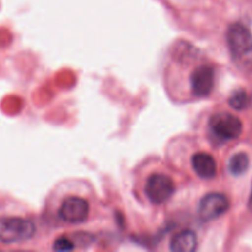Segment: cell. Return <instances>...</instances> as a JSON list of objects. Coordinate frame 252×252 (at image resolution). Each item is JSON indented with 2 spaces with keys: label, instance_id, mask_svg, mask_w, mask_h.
I'll return each mask as SVG.
<instances>
[{
  "label": "cell",
  "instance_id": "6da1fadb",
  "mask_svg": "<svg viewBox=\"0 0 252 252\" xmlns=\"http://www.w3.org/2000/svg\"><path fill=\"white\" fill-rule=\"evenodd\" d=\"M226 42L234 63L245 73L252 71V33L243 24H233L226 32Z\"/></svg>",
  "mask_w": 252,
  "mask_h": 252
},
{
  "label": "cell",
  "instance_id": "7a4b0ae2",
  "mask_svg": "<svg viewBox=\"0 0 252 252\" xmlns=\"http://www.w3.org/2000/svg\"><path fill=\"white\" fill-rule=\"evenodd\" d=\"M36 234V226L31 220L20 217H0V241L4 244H19L30 240Z\"/></svg>",
  "mask_w": 252,
  "mask_h": 252
},
{
  "label": "cell",
  "instance_id": "3957f363",
  "mask_svg": "<svg viewBox=\"0 0 252 252\" xmlns=\"http://www.w3.org/2000/svg\"><path fill=\"white\" fill-rule=\"evenodd\" d=\"M209 130L216 142L226 143L236 139L243 133V122L235 115L228 112L216 113L209 120Z\"/></svg>",
  "mask_w": 252,
  "mask_h": 252
},
{
  "label": "cell",
  "instance_id": "277c9868",
  "mask_svg": "<svg viewBox=\"0 0 252 252\" xmlns=\"http://www.w3.org/2000/svg\"><path fill=\"white\" fill-rule=\"evenodd\" d=\"M175 182L165 174H153L148 177L145 184V194L150 203H166L175 193Z\"/></svg>",
  "mask_w": 252,
  "mask_h": 252
},
{
  "label": "cell",
  "instance_id": "5b68a950",
  "mask_svg": "<svg viewBox=\"0 0 252 252\" xmlns=\"http://www.w3.org/2000/svg\"><path fill=\"white\" fill-rule=\"evenodd\" d=\"M230 202L225 194L209 193L201 199L198 206L199 218L203 221H211L224 216L229 211Z\"/></svg>",
  "mask_w": 252,
  "mask_h": 252
},
{
  "label": "cell",
  "instance_id": "8992f818",
  "mask_svg": "<svg viewBox=\"0 0 252 252\" xmlns=\"http://www.w3.org/2000/svg\"><path fill=\"white\" fill-rule=\"evenodd\" d=\"M90 206L81 197H68L59 208V217L69 224H81L88 219Z\"/></svg>",
  "mask_w": 252,
  "mask_h": 252
},
{
  "label": "cell",
  "instance_id": "52a82bcc",
  "mask_svg": "<svg viewBox=\"0 0 252 252\" xmlns=\"http://www.w3.org/2000/svg\"><path fill=\"white\" fill-rule=\"evenodd\" d=\"M214 69L211 65H201L191 75V89L193 95L207 97L214 88Z\"/></svg>",
  "mask_w": 252,
  "mask_h": 252
},
{
  "label": "cell",
  "instance_id": "ba28073f",
  "mask_svg": "<svg viewBox=\"0 0 252 252\" xmlns=\"http://www.w3.org/2000/svg\"><path fill=\"white\" fill-rule=\"evenodd\" d=\"M192 167L201 179L211 180L217 176L218 166L216 159L208 153H197L192 157Z\"/></svg>",
  "mask_w": 252,
  "mask_h": 252
},
{
  "label": "cell",
  "instance_id": "9c48e42d",
  "mask_svg": "<svg viewBox=\"0 0 252 252\" xmlns=\"http://www.w3.org/2000/svg\"><path fill=\"white\" fill-rule=\"evenodd\" d=\"M198 246L197 234L193 230H182L172 238L170 250L174 252H193Z\"/></svg>",
  "mask_w": 252,
  "mask_h": 252
},
{
  "label": "cell",
  "instance_id": "30bf717a",
  "mask_svg": "<svg viewBox=\"0 0 252 252\" xmlns=\"http://www.w3.org/2000/svg\"><path fill=\"white\" fill-rule=\"evenodd\" d=\"M250 165V160H249L248 154L245 153H238V154L233 155L229 161V171L234 175V176H240V175L245 174Z\"/></svg>",
  "mask_w": 252,
  "mask_h": 252
},
{
  "label": "cell",
  "instance_id": "8fae6325",
  "mask_svg": "<svg viewBox=\"0 0 252 252\" xmlns=\"http://www.w3.org/2000/svg\"><path fill=\"white\" fill-rule=\"evenodd\" d=\"M229 103H230L234 110L243 111L251 105V96L244 89H238V90L231 94L230 98H229Z\"/></svg>",
  "mask_w": 252,
  "mask_h": 252
},
{
  "label": "cell",
  "instance_id": "7c38bea8",
  "mask_svg": "<svg viewBox=\"0 0 252 252\" xmlns=\"http://www.w3.org/2000/svg\"><path fill=\"white\" fill-rule=\"evenodd\" d=\"M74 248H75V245H74L73 241H70L65 236H61L53 244V250L56 251H71L74 250Z\"/></svg>",
  "mask_w": 252,
  "mask_h": 252
},
{
  "label": "cell",
  "instance_id": "4fadbf2b",
  "mask_svg": "<svg viewBox=\"0 0 252 252\" xmlns=\"http://www.w3.org/2000/svg\"><path fill=\"white\" fill-rule=\"evenodd\" d=\"M249 209H250V211H252V189H251L250 198H249Z\"/></svg>",
  "mask_w": 252,
  "mask_h": 252
}]
</instances>
